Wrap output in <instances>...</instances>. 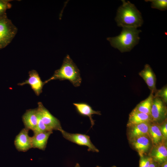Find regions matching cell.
<instances>
[{
	"label": "cell",
	"instance_id": "1",
	"mask_svg": "<svg viewBox=\"0 0 167 167\" xmlns=\"http://www.w3.org/2000/svg\"><path fill=\"white\" fill-rule=\"evenodd\" d=\"M118 9L115 20L119 27L137 28L143 24L141 14L135 5L129 1L122 0Z\"/></svg>",
	"mask_w": 167,
	"mask_h": 167
},
{
	"label": "cell",
	"instance_id": "2",
	"mask_svg": "<svg viewBox=\"0 0 167 167\" xmlns=\"http://www.w3.org/2000/svg\"><path fill=\"white\" fill-rule=\"evenodd\" d=\"M141 32L137 28L123 27L118 36L107 39L112 47L121 52H129L138 43L140 38L139 34Z\"/></svg>",
	"mask_w": 167,
	"mask_h": 167
},
{
	"label": "cell",
	"instance_id": "3",
	"mask_svg": "<svg viewBox=\"0 0 167 167\" xmlns=\"http://www.w3.org/2000/svg\"><path fill=\"white\" fill-rule=\"evenodd\" d=\"M56 79L68 80L75 87L80 85L82 79L80 71L68 55L64 58L60 68L56 70L53 75L45 80L44 83L45 84L51 80Z\"/></svg>",
	"mask_w": 167,
	"mask_h": 167
},
{
	"label": "cell",
	"instance_id": "4",
	"mask_svg": "<svg viewBox=\"0 0 167 167\" xmlns=\"http://www.w3.org/2000/svg\"><path fill=\"white\" fill-rule=\"evenodd\" d=\"M17 31L16 27L7 16L0 19V49L11 42Z\"/></svg>",
	"mask_w": 167,
	"mask_h": 167
},
{
	"label": "cell",
	"instance_id": "5",
	"mask_svg": "<svg viewBox=\"0 0 167 167\" xmlns=\"http://www.w3.org/2000/svg\"><path fill=\"white\" fill-rule=\"evenodd\" d=\"M37 108L38 116L44 124L51 131H60L62 129L59 120L53 115L41 102L38 103Z\"/></svg>",
	"mask_w": 167,
	"mask_h": 167
},
{
	"label": "cell",
	"instance_id": "6",
	"mask_svg": "<svg viewBox=\"0 0 167 167\" xmlns=\"http://www.w3.org/2000/svg\"><path fill=\"white\" fill-rule=\"evenodd\" d=\"M60 132L63 137L69 141L80 146L87 147L88 151L96 152H99V150L92 142L89 136L85 134L69 133L63 129Z\"/></svg>",
	"mask_w": 167,
	"mask_h": 167
},
{
	"label": "cell",
	"instance_id": "7",
	"mask_svg": "<svg viewBox=\"0 0 167 167\" xmlns=\"http://www.w3.org/2000/svg\"><path fill=\"white\" fill-rule=\"evenodd\" d=\"M166 105L160 99L154 97L150 114L152 122L160 124L167 119Z\"/></svg>",
	"mask_w": 167,
	"mask_h": 167
},
{
	"label": "cell",
	"instance_id": "8",
	"mask_svg": "<svg viewBox=\"0 0 167 167\" xmlns=\"http://www.w3.org/2000/svg\"><path fill=\"white\" fill-rule=\"evenodd\" d=\"M131 147L140 156L148 155L152 145L148 135H144L129 140Z\"/></svg>",
	"mask_w": 167,
	"mask_h": 167
},
{
	"label": "cell",
	"instance_id": "9",
	"mask_svg": "<svg viewBox=\"0 0 167 167\" xmlns=\"http://www.w3.org/2000/svg\"><path fill=\"white\" fill-rule=\"evenodd\" d=\"M29 77L23 82L19 83L18 85L22 86L26 84L29 85L37 96L42 92V89L45 84L41 80L38 73L35 70H32L29 73Z\"/></svg>",
	"mask_w": 167,
	"mask_h": 167
},
{
	"label": "cell",
	"instance_id": "10",
	"mask_svg": "<svg viewBox=\"0 0 167 167\" xmlns=\"http://www.w3.org/2000/svg\"><path fill=\"white\" fill-rule=\"evenodd\" d=\"M148 155L161 165L167 162V142L152 146Z\"/></svg>",
	"mask_w": 167,
	"mask_h": 167
},
{
	"label": "cell",
	"instance_id": "11",
	"mask_svg": "<svg viewBox=\"0 0 167 167\" xmlns=\"http://www.w3.org/2000/svg\"><path fill=\"white\" fill-rule=\"evenodd\" d=\"M28 131V129L23 128L16 136L14 143L18 151L26 152L32 148L31 137L29 136Z\"/></svg>",
	"mask_w": 167,
	"mask_h": 167
},
{
	"label": "cell",
	"instance_id": "12",
	"mask_svg": "<svg viewBox=\"0 0 167 167\" xmlns=\"http://www.w3.org/2000/svg\"><path fill=\"white\" fill-rule=\"evenodd\" d=\"M139 75L144 80L151 92L153 94L157 89L156 88V77L150 66L145 65L143 69L139 73Z\"/></svg>",
	"mask_w": 167,
	"mask_h": 167
},
{
	"label": "cell",
	"instance_id": "13",
	"mask_svg": "<svg viewBox=\"0 0 167 167\" xmlns=\"http://www.w3.org/2000/svg\"><path fill=\"white\" fill-rule=\"evenodd\" d=\"M150 123H143L127 127L128 141L140 136L148 135Z\"/></svg>",
	"mask_w": 167,
	"mask_h": 167
},
{
	"label": "cell",
	"instance_id": "14",
	"mask_svg": "<svg viewBox=\"0 0 167 167\" xmlns=\"http://www.w3.org/2000/svg\"><path fill=\"white\" fill-rule=\"evenodd\" d=\"M39 117L37 108L26 111L22 116V120L25 128L33 131L36 129L38 124Z\"/></svg>",
	"mask_w": 167,
	"mask_h": 167
},
{
	"label": "cell",
	"instance_id": "15",
	"mask_svg": "<svg viewBox=\"0 0 167 167\" xmlns=\"http://www.w3.org/2000/svg\"><path fill=\"white\" fill-rule=\"evenodd\" d=\"M73 104L79 114L81 116L88 117L89 118L91 124V127H92L95 124V121L92 118V115H101V112L93 110L92 107L86 103H74Z\"/></svg>",
	"mask_w": 167,
	"mask_h": 167
},
{
	"label": "cell",
	"instance_id": "16",
	"mask_svg": "<svg viewBox=\"0 0 167 167\" xmlns=\"http://www.w3.org/2000/svg\"><path fill=\"white\" fill-rule=\"evenodd\" d=\"M148 135L151 141L152 146L167 142L162 135L159 125L157 123L153 122L150 123Z\"/></svg>",
	"mask_w": 167,
	"mask_h": 167
},
{
	"label": "cell",
	"instance_id": "17",
	"mask_svg": "<svg viewBox=\"0 0 167 167\" xmlns=\"http://www.w3.org/2000/svg\"><path fill=\"white\" fill-rule=\"evenodd\" d=\"M53 131L38 132L34 134L31 137L32 148L42 150L45 149L49 138Z\"/></svg>",
	"mask_w": 167,
	"mask_h": 167
},
{
	"label": "cell",
	"instance_id": "18",
	"mask_svg": "<svg viewBox=\"0 0 167 167\" xmlns=\"http://www.w3.org/2000/svg\"><path fill=\"white\" fill-rule=\"evenodd\" d=\"M152 122L150 115L133 110L129 115L127 127L143 123Z\"/></svg>",
	"mask_w": 167,
	"mask_h": 167
},
{
	"label": "cell",
	"instance_id": "19",
	"mask_svg": "<svg viewBox=\"0 0 167 167\" xmlns=\"http://www.w3.org/2000/svg\"><path fill=\"white\" fill-rule=\"evenodd\" d=\"M154 98V94L150 92L148 97L137 104L133 110L150 115Z\"/></svg>",
	"mask_w": 167,
	"mask_h": 167
},
{
	"label": "cell",
	"instance_id": "20",
	"mask_svg": "<svg viewBox=\"0 0 167 167\" xmlns=\"http://www.w3.org/2000/svg\"><path fill=\"white\" fill-rule=\"evenodd\" d=\"M146 2H151V6L152 8L164 11L167 9V1L165 0H145Z\"/></svg>",
	"mask_w": 167,
	"mask_h": 167
},
{
	"label": "cell",
	"instance_id": "21",
	"mask_svg": "<svg viewBox=\"0 0 167 167\" xmlns=\"http://www.w3.org/2000/svg\"><path fill=\"white\" fill-rule=\"evenodd\" d=\"M11 1L9 0H0V19L7 16L6 11L11 7V4L10 3Z\"/></svg>",
	"mask_w": 167,
	"mask_h": 167
},
{
	"label": "cell",
	"instance_id": "22",
	"mask_svg": "<svg viewBox=\"0 0 167 167\" xmlns=\"http://www.w3.org/2000/svg\"><path fill=\"white\" fill-rule=\"evenodd\" d=\"M154 97L160 99L165 103H167V86L165 85L160 89H157L154 94Z\"/></svg>",
	"mask_w": 167,
	"mask_h": 167
},
{
	"label": "cell",
	"instance_id": "23",
	"mask_svg": "<svg viewBox=\"0 0 167 167\" xmlns=\"http://www.w3.org/2000/svg\"><path fill=\"white\" fill-rule=\"evenodd\" d=\"M153 161L148 155L140 156L139 167H148Z\"/></svg>",
	"mask_w": 167,
	"mask_h": 167
},
{
	"label": "cell",
	"instance_id": "24",
	"mask_svg": "<svg viewBox=\"0 0 167 167\" xmlns=\"http://www.w3.org/2000/svg\"><path fill=\"white\" fill-rule=\"evenodd\" d=\"M161 133L166 141L167 139V119L160 124H159Z\"/></svg>",
	"mask_w": 167,
	"mask_h": 167
},
{
	"label": "cell",
	"instance_id": "25",
	"mask_svg": "<svg viewBox=\"0 0 167 167\" xmlns=\"http://www.w3.org/2000/svg\"><path fill=\"white\" fill-rule=\"evenodd\" d=\"M161 165L157 162L153 161L148 167H161Z\"/></svg>",
	"mask_w": 167,
	"mask_h": 167
},
{
	"label": "cell",
	"instance_id": "26",
	"mask_svg": "<svg viewBox=\"0 0 167 167\" xmlns=\"http://www.w3.org/2000/svg\"><path fill=\"white\" fill-rule=\"evenodd\" d=\"M75 167H80V166L79 163H77L76 164ZM96 167H101L97 166ZM111 167H117V166H116L115 165H113Z\"/></svg>",
	"mask_w": 167,
	"mask_h": 167
},
{
	"label": "cell",
	"instance_id": "27",
	"mask_svg": "<svg viewBox=\"0 0 167 167\" xmlns=\"http://www.w3.org/2000/svg\"><path fill=\"white\" fill-rule=\"evenodd\" d=\"M161 167H167V161L162 164Z\"/></svg>",
	"mask_w": 167,
	"mask_h": 167
}]
</instances>
